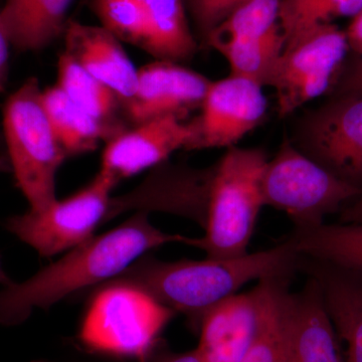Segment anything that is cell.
<instances>
[{"label":"cell","instance_id":"cell-1","mask_svg":"<svg viewBox=\"0 0 362 362\" xmlns=\"http://www.w3.org/2000/svg\"><path fill=\"white\" fill-rule=\"evenodd\" d=\"M183 235L162 232L139 211L120 226L94 235L66 252L23 282L0 290V324L25 322L35 309H49L73 293L94 288L120 275L146 252L164 245L185 243Z\"/></svg>","mask_w":362,"mask_h":362},{"label":"cell","instance_id":"cell-2","mask_svg":"<svg viewBox=\"0 0 362 362\" xmlns=\"http://www.w3.org/2000/svg\"><path fill=\"white\" fill-rule=\"evenodd\" d=\"M303 256L287 240L238 258L161 261L143 256L112 280L140 288L199 330L202 317L252 281L288 277L301 268Z\"/></svg>","mask_w":362,"mask_h":362},{"label":"cell","instance_id":"cell-3","mask_svg":"<svg viewBox=\"0 0 362 362\" xmlns=\"http://www.w3.org/2000/svg\"><path fill=\"white\" fill-rule=\"evenodd\" d=\"M268 156L263 149L233 146L214 164L204 235L183 244L209 258L245 256L264 206L261 180Z\"/></svg>","mask_w":362,"mask_h":362},{"label":"cell","instance_id":"cell-4","mask_svg":"<svg viewBox=\"0 0 362 362\" xmlns=\"http://www.w3.org/2000/svg\"><path fill=\"white\" fill-rule=\"evenodd\" d=\"M37 78H30L6 100L4 133L16 185L30 209L56 201L57 177L68 156L52 130Z\"/></svg>","mask_w":362,"mask_h":362},{"label":"cell","instance_id":"cell-5","mask_svg":"<svg viewBox=\"0 0 362 362\" xmlns=\"http://www.w3.org/2000/svg\"><path fill=\"white\" fill-rule=\"evenodd\" d=\"M175 316L140 288L107 281L90 297L80 340L93 351L145 362Z\"/></svg>","mask_w":362,"mask_h":362},{"label":"cell","instance_id":"cell-6","mask_svg":"<svg viewBox=\"0 0 362 362\" xmlns=\"http://www.w3.org/2000/svg\"><path fill=\"white\" fill-rule=\"evenodd\" d=\"M261 192L264 206L284 211L294 228H305L322 225L326 216L342 211L362 189L332 175L285 137L267 162Z\"/></svg>","mask_w":362,"mask_h":362},{"label":"cell","instance_id":"cell-7","mask_svg":"<svg viewBox=\"0 0 362 362\" xmlns=\"http://www.w3.org/2000/svg\"><path fill=\"white\" fill-rule=\"evenodd\" d=\"M116 185L99 171L76 194L9 216L4 228L44 258L69 252L94 237L98 226L107 221Z\"/></svg>","mask_w":362,"mask_h":362},{"label":"cell","instance_id":"cell-8","mask_svg":"<svg viewBox=\"0 0 362 362\" xmlns=\"http://www.w3.org/2000/svg\"><path fill=\"white\" fill-rule=\"evenodd\" d=\"M349 49L346 33L333 23L318 26L288 42L269 83L277 94L279 116L291 115L329 92Z\"/></svg>","mask_w":362,"mask_h":362},{"label":"cell","instance_id":"cell-9","mask_svg":"<svg viewBox=\"0 0 362 362\" xmlns=\"http://www.w3.org/2000/svg\"><path fill=\"white\" fill-rule=\"evenodd\" d=\"M291 142L340 180L362 189V94L333 95L297 119Z\"/></svg>","mask_w":362,"mask_h":362},{"label":"cell","instance_id":"cell-10","mask_svg":"<svg viewBox=\"0 0 362 362\" xmlns=\"http://www.w3.org/2000/svg\"><path fill=\"white\" fill-rule=\"evenodd\" d=\"M262 89L254 81L238 76L213 81L201 114L192 121L194 138L189 150L235 146L265 119L268 101Z\"/></svg>","mask_w":362,"mask_h":362},{"label":"cell","instance_id":"cell-11","mask_svg":"<svg viewBox=\"0 0 362 362\" xmlns=\"http://www.w3.org/2000/svg\"><path fill=\"white\" fill-rule=\"evenodd\" d=\"M194 128L168 116L128 126L106 142L100 170L116 185L164 163L175 151L189 150Z\"/></svg>","mask_w":362,"mask_h":362},{"label":"cell","instance_id":"cell-12","mask_svg":"<svg viewBox=\"0 0 362 362\" xmlns=\"http://www.w3.org/2000/svg\"><path fill=\"white\" fill-rule=\"evenodd\" d=\"M213 81L175 62L156 59L138 69L134 96L124 109L130 125L201 109Z\"/></svg>","mask_w":362,"mask_h":362},{"label":"cell","instance_id":"cell-13","mask_svg":"<svg viewBox=\"0 0 362 362\" xmlns=\"http://www.w3.org/2000/svg\"><path fill=\"white\" fill-rule=\"evenodd\" d=\"M263 315L261 283L213 307L199 324L201 362H240L258 334Z\"/></svg>","mask_w":362,"mask_h":362},{"label":"cell","instance_id":"cell-14","mask_svg":"<svg viewBox=\"0 0 362 362\" xmlns=\"http://www.w3.org/2000/svg\"><path fill=\"white\" fill-rule=\"evenodd\" d=\"M283 320L290 362H345L315 279L308 276L301 291L285 292Z\"/></svg>","mask_w":362,"mask_h":362},{"label":"cell","instance_id":"cell-15","mask_svg":"<svg viewBox=\"0 0 362 362\" xmlns=\"http://www.w3.org/2000/svg\"><path fill=\"white\" fill-rule=\"evenodd\" d=\"M214 165L206 169L162 168L129 195L112 199L108 221L128 202L137 199L142 211H168L192 218L204 228L214 177Z\"/></svg>","mask_w":362,"mask_h":362},{"label":"cell","instance_id":"cell-16","mask_svg":"<svg viewBox=\"0 0 362 362\" xmlns=\"http://www.w3.org/2000/svg\"><path fill=\"white\" fill-rule=\"evenodd\" d=\"M64 52L116 95L124 109L134 96L138 69L123 42L101 25L69 21L63 33Z\"/></svg>","mask_w":362,"mask_h":362},{"label":"cell","instance_id":"cell-17","mask_svg":"<svg viewBox=\"0 0 362 362\" xmlns=\"http://www.w3.org/2000/svg\"><path fill=\"white\" fill-rule=\"evenodd\" d=\"M315 279L344 349L345 362H362V274L303 257L301 268Z\"/></svg>","mask_w":362,"mask_h":362},{"label":"cell","instance_id":"cell-18","mask_svg":"<svg viewBox=\"0 0 362 362\" xmlns=\"http://www.w3.org/2000/svg\"><path fill=\"white\" fill-rule=\"evenodd\" d=\"M73 0H11L0 11L11 45L37 52L63 37Z\"/></svg>","mask_w":362,"mask_h":362},{"label":"cell","instance_id":"cell-19","mask_svg":"<svg viewBox=\"0 0 362 362\" xmlns=\"http://www.w3.org/2000/svg\"><path fill=\"white\" fill-rule=\"evenodd\" d=\"M42 98L54 135L68 157L94 151L100 143H106L124 130L82 110L57 84L42 90Z\"/></svg>","mask_w":362,"mask_h":362},{"label":"cell","instance_id":"cell-20","mask_svg":"<svg viewBox=\"0 0 362 362\" xmlns=\"http://www.w3.org/2000/svg\"><path fill=\"white\" fill-rule=\"evenodd\" d=\"M146 23L144 51L156 59L183 64L197 51L182 0H142Z\"/></svg>","mask_w":362,"mask_h":362},{"label":"cell","instance_id":"cell-21","mask_svg":"<svg viewBox=\"0 0 362 362\" xmlns=\"http://www.w3.org/2000/svg\"><path fill=\"white\" fill-rule=\"evenodd\" d=\"M285 239L301 256L362 274V223L294 228Z\"/></svg>","mask_w":362,"mask_h":362},{"label":"cell","instance_id":"cell-22","mask_svg":"<svg viewBox=\"0 0 362 362\" xmlns=\"http://www.w3.org/2000/svg\"><path fill=\"white\" fill-rule=\"evenodd\" d=\"M57 71V85L73 103L102 122L120 129L127 128L119 118L124 111L116 95L65 52L59 54Z\"/></svg>","mask_w":362,"mask_h":362},{"label":"cell","instance_id":"cell-23","mask_svg":"<svg viewBox=\"0 0 362 362\" xmlns=\"http://www.w3.org/2000/svg\"><path fill=\"white\" fill-rule=\"evenodd\" d=\"M285 37L280 23L262 37L233 40L216 49L230 66V75L269 86L274 69L284 51Z\"/></svg>","mask_w":362,"mask_h":362},{"label":"cell","instance_id":"cell-24","mask_svg":"<svg viewBox=\"0 0 362 362\" xmlns=\"http://www.w3.org/2000/svg\"><path fill=\"white\" fill-rule=\"evenodd\" d=\"M291 278L273 277L259 280L263 289L261 326L251 349L240 362H276L285 344L283 296Z\"/></svg>","mask_w":362,"mask_h":362},{"label":"cell","instance_id":"cell-25","mask_svg":"<svg viewBox=\"0 0 362 362\" xmlns=\"http://www.w3.org/2000/svg\"><path fill=\"white\" fill-rule=\"evenodd\" d=\"M361 9L362 0H281L279 23L285 45L335 18H354Z\"/></svg>","mask_w":362,"mask_h":362},{"label":"cell","instance_id":"cell-26","mask_svg":"<svg viewBox=\"0 0 362 362\" xmlns=\"http://www.w3.org/2000/svg\"><path fill=\"white\" fill-rule=\"evenodd\" d=\"M281 0H247L211 33L204 47L218 49L233 40L255 39L279 23Z\"/></svg>","mask_w":362,"mask_h":362},{"label":"cell","instance_id":"cell-27","mask_svg":"<svg viewBox=\"0 0 362 362\" xmlns=\"http://www.w3.org/2000/svg\"><path fill=\"white\" fill-rule=\"evenodd\" d=\"M100 21L117 39L144 51L146 23L142 0H90Z\"/></svg>","mask_w":362,"mask_h":362},{"label":"cell","instance_id":"cell-28","mask_svg":"<svg viewBox=\"0 0 362 362\" xmlns=\"http://www.w3.org/2000/svg\"><path fill=\"white\" fill-rule=\"evenodd\" d=\"M247 0H189L190 11L204 45L221 21Z\"/></svg>","mask_w":362,"mask_h":362},{"label":"cell","instance_id":"cell-29","mask_svg":"<svg viewBox=\"0 0 362 362\" xmlns=\"http://www.w3.org/2000/svg\"><path fill=\"white\" fill-rule=\"evenodd\" d=\"M331 92L332 96L362 94V54H356L349 63H344Z\"/></svg>","mask_w":362,"mask_h":362},{"label":"cell","instance_id":"cell-30","mask_svg":"<svg viewBox=\"0 0 362 362\" xmlns=\"http://www.w3.org/2000/svg\"><path fill=\"white\" fill-rule=\"evenodd\" d=\"M11 45L7 35L4 21L0 16V94L6 87L7 71H8L9 45Z\"/></svg>","mask_w":362,"mask_h":362},{"label":"cell","instance_id":"cell-31","mask_svg":"<svg viewBox=\"0 0 362 362\" xmlns=\"http://www.w3.org/2000/svg\"><path fill=\"white\" fill-rule=\"evenodd\" d=\"M345 33L349 40V49L356 52V54H362V9L352 18L351 23Z\"/></svg>","mask_w":362,"mask_h":362},{"label":"cell","instance_id":"cell-32","mask_svg":"<svg viewBox=\"0 0 362 362\" xmlns=\"http://www.w3.org/2000/svg\"><path fill=\"white\" fill-rule=\"evenodd\" d=\"M340 223H362V194L342 209Z\"/></svg>","mask_w":362,"mask_h":362},{"label":"cell","instance_id":"cell-33","mask_svg":"<svg viewBox=\"0 0 362 362\" xmlns=\"http://www.w3.org/2000/svg\"><path fill=\"white\" fill-rule=\"evenodd\" d=\"M165 362H201L199 356H197V350L185 352V354H177L168 358Z\"/></svg>","mask_w":362,"mask_h":362},{"label":"cell","instance_id":"cell-34","mask_svg":"<svg viewBox=\"0 0 362 362\" xmlns=\"http://www.w3.org/2000/svg\"><path fill=\"white\" fill-rule=\"evenodd\" d=\"M11 282L13 281L7 276L6 272L4 271V267H2L1 259H0V285L4 287V286L11 284Z\"/></svg>","mask_w":362,"mask_h":362},{"label":"cell","instance_id":"cell-35","mask_svg":"<svg viewBox=\"0 0 362 362\" xmlns=\"http://www.w3.org/2000/svg\"><path fill=\"white\" fill-rule=\"evenodd\" d=\"M276 362H290L289 356H288L287 347H286V341L284 347H283L282 351H281L280 356H278Z\"/></svg>","mask_w":362,"mask_h":362},{"label":"cell","instance_id":"cell-36","mask_svg":"<svg viewBox=\"0 0 362 362\" xmlns=\"http://www.w3.org/2000/svg\"><path fill=\"white\" fill-rule=\"evenodd\" d=\"M7 168H11L8 160H6L4 157L0 156V173L6 170Z\"/></svg>","mask_w":362,"mask_h":362},{"label":"cell","instance_id":"cell-37","mask_svg":"<svg viewBox=\"0 0 362 362\" xmlns=\"http://www.w3.org/2000/svg\"><path fill=\"white\" fill-rule=\"evenodd\" d=\"M11 1V0H6V2Z\"/></svg>","mask_w":362,"mask_h":362}]
</instances>
